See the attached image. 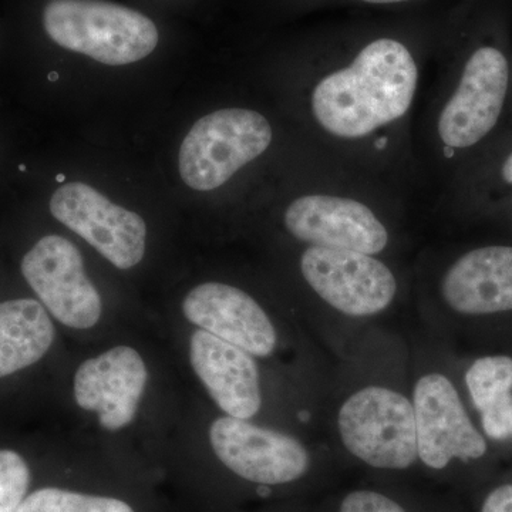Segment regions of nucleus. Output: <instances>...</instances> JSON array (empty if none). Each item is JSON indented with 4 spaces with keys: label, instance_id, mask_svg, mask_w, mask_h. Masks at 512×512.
<instances>
[{
    "label": "nucleus",
    "instance_id": "obj_2",
    "mask_svg": "<svg viewBox=\"0 0 512 512\" xmlns=\"http://www.w3.org/2000/svg\"><path fill=\"white\" fill-rule=\"evenodd\" d=\"M43 26L56 45L107 66L146 59L160 39L143 13L104 0H50Z\"/></svg>",
    "mask_w": 512,
    "mask_h": 512
},
{
    "label": "nucleus",
    "instance_id": "obj_9",
    "mask_svg": "<svg viewBox=\"0 0 512 512\" xmlns=\"http://www.w3.org/2000/svg\"><path fill=\"white\" fill-rule=\"evenodd\" d=\"M413 409L419 457L426 466L441 470L453 458L470 461L484 456L487 443L446 376L421 377L414 387Z\"/></svg>",
    "mask_w": 512,
    "mask_h": 512
},
{
    "label": "nucleus",
    "instance_id": "obj_7",
    "mask_svg": "<svg viewBox=\"0 0 512 512\" xmlns=\"http://www.w3.org/2000/svg\"><path fill=\"white\" fill-rule=\"evenodd\" d=\"M22 274L43 305L63 325L90 329L99 322L101 299L69 239L47 235L22 261Z\"/></svg>",
    "mask_w": 512,
    "mask_h": 512
},
{
    "label": "nucleus",
    "instance_id": "obj_15",
    "mask_svg": "<svg viewBox=\"0 0 512 512\" xmlns=\"http://www.w3.org/2000/svg\"><path fill=\"white\" fill-rule=\"evenodd\" d=\"M444 301L463 315L512 311V247H485L461 256L441 284Z\"/></svg>",
    "mask_w": 512,
    "mask_h": 512
},
{
    "label": "nucleus",
    "instance_id": "obj_8",
    "mask_svg": "<svg viewBox=\"0 0 512 512\" xmlns=\"http://www.w3.org/2000/svg\"><path fill=\"white\" fill-rule=\"evenodd\" d=\"M210 440L224 466L256 484L292 483L308 471L311 463L301 441L231 416L212 423Z\"/></svg>",
    "mask_w": 512,
    "mask_h": 512
},
{
    "label": "nucleus",
    "instance_id": "obj_16",
    "mask_svg": "<svg viewBox=\"0 0 512 512\" xmlns=\"http://www.w3.org/2000/svg\"><path fill=\"white\" fill-rule=\"evenodd\" d=\"M55 340V326L42 303L13 299L0 303V377L35 365Z\"/></svg>",
    "mask_w": 512,
    "mask_h": 512
},
{
    "label": "nucleus",
    "instance_id": "obj_4",
    "mask_svg": "<svg viewBox=\"0 0 512 512\" xmlns=\"http://www.w3.org/2000/svg\"><path fill=\"white\" fill-rule=\"evenodd\" d=\"M338 424L349 453L369 466L404 470L419 457L413 404L394 390H359L343 404Z\"/></svg>",
    "mask_w": 512,
    "mask_h": 512
},
{
    "label": "nucleus",
    "instance_id": "obj_23",
    "mask_svg": "<svg viewBox=\"0 0 512 512\" xmlns=\"http://www.w3.org/2000/svg\"><path fill=\"white\" fill-rule=\"evenodd\" d=\"M367 3H377V5H389V3L407 2V0H363Z\"/></svg>",
    "mask_w": 512,
    "mask_h": 512
},
{
    "label": "nucleus",
    "instance_id": "obj_10",
    "mask_svg": "<svg viewBox=\"0 0 512 512\" xmlns=\"http://www.w3.org/2000/svg\"><path fill=\"white\" fill-rule=\"evenodd\" d=\"M508 80L510 69L503 53L494 47L478 49L441 113V141L450 148H467L483 140L500 119Z\"/></svg>",
    "mask_w": 512,
    "mask_h": 512
},
{
    "label": "nucleus",
    "instance_id": "obj_11",
    "mask_svg": "<svg viewBox=\"0 0 512 512\" xmlns=\"http://www.w3.org/2000/svg\"><path fill=\"white\" fill-rule=\"evenodd\" d=\"M285 227L312 247L376 255L389 244V232L367 205L333 195H303L285 212Z\"/></svg>",
    "mask_w": 512,
    "mask_h": 512
},
{
    "label": "nucleus",
    "instance_id": "obj_14",
    "mask_svg": "<svg viewBox=\"0 0 512 512\" xmlns=\"http://www.w3.org/2000/svg\"><path fill=\"white\" fill-rule=\"evenodd\" d=\"M190 357L192 369L228 416L248 420L258 413L259 372L248 352L207 330H197L191 336Z\"/></svg>",
    "mask_w": 512,
    "mask_h": 512
},
{
    "label": "nucleus",
    "instance_id": "obj_22",
    "mask_svg": "<svg viewBox=\"0 0 512 512\" xmlns=\"http://www.w3.org/2000/svg\"><path fill=\"white\" fill-rule=\"evenodd\" d=\"M503 178L508 184H512V153L503 165Z\"/></svg>",
    "mask_w": 512,
    "mask_h": 512
},
{
    "label": "nucleus",
    "instance_id": "obj_19",
    "mask_svg": "<svg viewBox=\"0 0 512 512\" xmlns=\"http://www.w3.org/2000/svg\"><path fill=\"white\" fill-rule=\"evenodd\" d=\"M339 512H406L402 505L375 491H355L340 505Z\"/></svg>",
    "mask_w": 512,
    "mask_h": 512
},
{
    "label": "nucleus",
    "instance_id": "obj_17",
    "mask_svg": "<svg viewBox=\"0 0 512 512\" xmlns=\"http://www.w3.org/2000/svg\"><path fill=\"white\" fill-rule=\"evenodd\" d=\"M466 383L480 413L505 402L512 397L511 357H481L468 369Z\"/></svg>",
    "mask_w": 512,
    "mask_h": 512
},
{
    "label": "nucleus",
    "instance_id": "obj_5",
    "mask_svg": "<svg viewBox=\"0 0 512 512\" xmlns=\"http://www.w3.org/2000/svg\"><path fill=\"white\" fill-rule=\"evenodd\" d=\"M50 212L116 268H133L146 254L143 218L113 204L90 185L66 183L57 188L50 200Z\"/></svg>",
    "mask_w": 512,
    "mask_h": 512
},
{
    "label": "nucleus",
    "instance_id": "obj_20",
    "mask_svg": "<svg viewBox=\"0 0 512 512\" xmlns=\"http://www.w3.org/2000/svg\"><path fill=\"white\" fill-rule=\"evenodd\" d=\"M485 434L494 440L512 437V397L481 413Z\"/></svg>",
    "mask_w": 512,
    "mask_h": 512
},
{
    "label": "nucleus",
    "instance_id": "obj_21",
    "mask_svg": "<svg viewBox=\"0 0 512 512\" xmlns=\"http://www.w3.org/2000/svg\"><path fill=\"white\" fill-rule=\"evenodd\" d=\"M483 512H512V485L495 488L484 501Z\"/></svg>",
    "mask_w": 512,
    "mask_h": 512
},
{
    "label": "nucleus",
    "instance_id": "obj_13",
    "mask_svg": "<svg viewBox=\"0 0 512 512\" xmlns=\"http://www.w3.org/2000/svg\"><path fill=\"white\" fill-rule=\"evenodd\" d=\"M183 312L194 325L249 355L264 357L275 350L271 319L252 296L235 286L218 282L198 285L185 296Z\"/></svg>",
    "mask_w": 512,
    "mask_h": 512
},
{
    "label": "nucleus",
    "instance_id": "obj_12",
    "mask_svg": "<svg viewBox=\"0 0 512 512\" xmlns=\"http://www.w3.org/2000/svg\"><path fill=\"white\" fill-rule=\"evenodd\" d=\"M147 377V367L137 350L117 346L77 369L74 399L83 410L99 416L101 427L120 430L136 417Z\"/></svg>",
    "mask_w": 512,
    "mask_h": 512
},
{
    "label": "nucleus",
    "instance_id": "obj_1",
    "mask_svg": "<svg viewBox=\"0 0 512 512\" xmlns=\"http://www.w3.org/2000/svg\"><path fill=\"white\" fill-rule=\"evenodd\" d=\"M419 69L403 43L379 39L345 69L320 80L312 111L333 136L360 138L399 120L412 106Z\"/></svg>",
    "mask_w": 512,
    "mask_h": 512
},
{
    "label": "nucleus",
    "instance_id": "obj_18",
    "mask_svg": "<svg viewBox=\"0 0 512 512\" xmlns=\"http://www.w3.org/2000/svg\"><path fill=\"white\" fill-rule=\"evenodd\" d=\"M16 512H136L117 498L74 493L57 487L32 491Z\"/></svg>",
    "mask_w": 512,
    "mask_h": 512
},
{
    "label": "nucleus",
    "instance_id": "obj_6",
    "mask_svg": "<svg viewBox=\"0 0 512 512\" xmlns=\"http://www.w3.org/2000/svg\"><path fill=\"white\" fill-rule=\"evenodd\" d=\"M301 269L313 291L345 315H376L389 308L396 296V278L373 255L311 247L303 252Z\"/></svg>",
    "mask_w": 512,
    "mask_h": 512
},
{
    "label": "nucleus",
    "instance_id": "obj_3",
    "mask_svg": "<svg viewBox=\"0 0 512 512\" xmlns=\"http://www.w3.org/2000/svg\"><path fill=\"white\" fill-rule=\"evenodd\" d=\"M271 141V124L258 111H214L198 120L181 144V178L192 190H217L262 156Z\"/></svg>",
    "mask_w": 512,
    "mask_h": 512
}]
</instances>
